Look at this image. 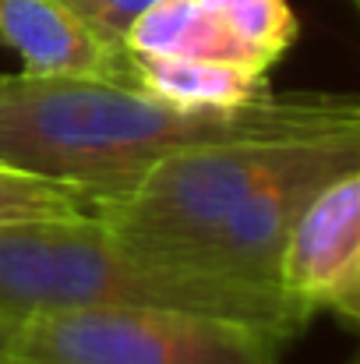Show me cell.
Wrapping results in <instances>:
<instances>
[{
	"label": "cell",
	"mask_w": 360,
	"mask_h": 364,
	"mask_svg": "<svg viewBox=\"0 0 360 364\" xmlns=\"http://www.w3.org/2000/svg\"><path fill=\"white\" fill-rule=\"evenodd\" d=\"M357 100L268 92L240 110H177L120 82L7 75L0 85V163L57 181L99 209L177 152L311 127L347 114Z\"/></svg>",
	"instance_id": "cell-1"
},
{
	"label": "cell",
	"mask_w": 360,
	"mask_h": 364,
	"mask_svg": "<svg viewBox=\"0 0 360 364\" xmlns=\"http://www.w3.org/2000/svg\"><path fill=\"white\" fill-rule=\"evenodd\" d=\"M75 308L191 311L283 340L297 336L315 315L283 290L152 258L96 216L0 227V318L21 322Z\"/></svg>",
	"instance_id": "cell-2"
},
{
	"label": "cell",
	"mask_w": 360,
	"mask_h": 364,
	"mask_svg": "<svg viewBox=\"0 0 360 364\" xmlns=\"http://www.w3.org/2000/svg\"><path fill=\"white\" fill-rule=\"evenodd\" d=\"M286 340L166 308H75L14 322L4 364H279Z\"/></svg>",
	"instance_id": "cell-3"
},
{
	"label": "cell",
	"mask_w": 360,
	"mask_h": 364,
	"mask_svg": "<svg viewBox=\"0 0 360 364\" xmlns=\"http://www.w3.org/2000/svg\"><path fill=\"white\" fill-rule=\"evenodd\" d=\"M360 272V166L325 184L290 230L279 258V290L329 308Z\"/></svg>",
	"instance_id": "cell-4"
},
{
	"label": "cell",
	"mask_w": 360,
	"mask_h": 364,
	"mask_svg": "<svg viewBox=\"0 0 360 364\" xmlns=\"http://www.w3.org/2000/svg\"><path fill=\"white\" fill-rule=\"evenodd\" d=\"M0 39L28 78H89L131 85L127 50L103 43L60 0H0Z\"/></svg>",
	"instance_id": "cell-5"
},
{
	"label": "cell",
	"mask_w": 360,
	"mask_h": 364,
	"mask_svg": "<svg viewBox=\"0 0 360 364\" xmlns=\"http://www.w3.org/2000/svg\"><path fill=\"white\" fill-rule=\"evenodd\" d=\"M127 68L134 89L177 110H240L268 96L265 75L240 64L127 53Z\"/></svg>",
	"instance_id": "cell-6"
},
{
	"label": "cell",
	"mask_w": 360,
	"mask_h": 364,
	"mask_svg": "<svg viewBox=\"0 0 360 364\" xmlns=\"http://www.w3.org/2000/svg\"><path fill=\"white\" fill-rule=\"evenodd\" d=\"M127 53L148 57H191V60H219L240 64L258 75H268L254 53L202 4V0H156L127 32Z\"/></svg>",
	"instance_id": "cell-7"
},
{
	"label": "cell",
	"mask_w": 360,
	"mask_h": 364,
	"mask_svg": "<svg viewBox=\"0 0 360 364\" xmlns=\"http://www.w3.org/2000/svg\"><path fill=\"white\" fill-rule=\"evenodd\" d=\"M82 216H96V205L36 173L14 170L7 163H0V227H14V223H46V220H82Z\"/></svg>",
	"instance_id": "cell-8"
},
{
	"label": "cell",
	"mask_w": 360,
	"mask_h": 364,
	"mask_svg": "<svg viewBox=\"0 0 360 364\" xmlns=\"http://www.w3.org/2000/svg\"><path fill=\"white\" fill-rule=\"evenodd\" d=\"M202 4L254 53V60L265 71L297 39V18L286 0H202Z\"/></svg>",
	"instance_id": "cell-9"
},
{
	"label": "cell",
	"mask_w": 360,
	"mask_h": 364,
	"mask_svg": "<svg viewBox=\"0 0 360 364\" xmlns=\"http://www.w3.org/2000/svg\"><path fill=\"white\" fill-rule=\"evenodd\" d=\"M78 21H85L103 43L124 50L131 25L156 4V0H60Z\"/></svg>",
	"instance_id": "cell-10"
},
{
	"label": "cell",
	"mask_w": 360,
	"mask_h": 364,
	"mask_svg": "<svg viewBox=\"0 0 360 364\" xmlns=\"http://www.w3.org/2000/svg\"><path fill=\"white\" fill-rule=\"evenodd\" d=\"M339 318H347V322H354V326H360V272H357V279L329 304Z\"/></svg>",
	"instance_id": "cell-11"
},
{
	"label": "cell",
	"mask_w": 360,
	"mask_h": 364,
	"mask_svg": "<svg viewBox=\"0 0 360 364\" xmlns=\"http://www.w3.org/2000/svg\"><path fill=\"white\" fill-rule=\"evenodd\" d=\"M11 329H14V322H7V318H0V358H4V350H7V340H11Z\"/></svg>",
	"instance_id": "cell-12"
},
{
	"label": "cell",
	"mask_w": 360,
	"mask_h": 364,
	"mask_svg": "<svg viewBox=\"0 0 360 364\" xmlns=\"http://www.w3.org/2000/svg\"><path fill=\"white\" fill-rule=\"evenodd\" d=\"M350 364H360V354H357V358H354V361H350Z\"/></svg>",
	"instance_id": "cell-13"
},
{
	"label": "cell",
	"mask_w": 360,
	"mask_h": 364,
	"mask_svg": "<svg viewBox=\"0 0 360 364\" xmlns=\"http://www.w3.org/2000/svg\"><path fill=\"white\" fill-rule=\"evenodd\" d=\"M4 78H7V75H0V85H4Z\"/></svg>",
	"instance_id": "cell-14"
},
{
	"label": "cell",
	"mask_w": 360,
	"mask_h": 364,
	"mask_svg": "<svg viewBox=\"0 0 360 364\" xmlns=\"http://www.w3.org/2000/svg\"><path fill=\"white\" fill-rule=\"evenodd\" d=\"M357 7H360V0H357Z\"/></svg>",
	"instance_id": "cell-15"
},
{
	"label": "cell",
	"mask_w": 360,
	"mask_h": 364,
	"mask_svg": "<svg viewBox=\"0 0 360 364\" xmlns=\"http://www.w3.org/2000/svg\"><path fill=\"white\" fill-rule=\"evenodd\" d=\"M0 364H4V361H0Z\"/></svg>",
	"instance_id": "cell-16"
}]
</instances>
